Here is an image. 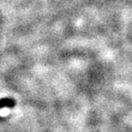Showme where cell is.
Returning <instances> with one entry per match:
<instances>
[{
	"mask_svg": "<svg viewBox=\"0 0 132 132\" xmlns=\"http://www.w3.org/2000/svg\"><path fill=\"white\" fill-rule=\"evenodd\" d=\"M15 102L13 100L10 99H4L2 101H0V107L3 106H14L15 105Z\"/></svg>",
	"mask_w": 132,
	"mask_h": 132,
	"instance_id": "6da1fadb",
	"label": "cell"
}]
</instances>
